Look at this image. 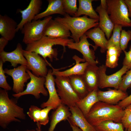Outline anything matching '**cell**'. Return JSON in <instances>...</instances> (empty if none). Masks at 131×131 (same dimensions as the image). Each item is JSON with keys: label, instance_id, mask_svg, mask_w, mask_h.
<instances>
[{"label": "cell", "instance_id": "44", "mask_svg": "<svg viewBox=\"0 0 131 131\" xmlns=\"http://www.w3.org/2000/svg\"><path fill=\"white\" fill-rule=\"evenodd\" d=\"M16 131H22L19 130H16ZM23 131H41V128H39L37 127L35 129H33L31 130H27Z\"/></svg>", "mask_w": 131, "mask_h": 131}, {"label": "cell", "instance_id": "9", "mask_svg": "<svg viewBox=\"0 0 131 131\" xmlns=\"http://www.w3.org/2000/svg\"><path fill=\"white\" fill-rule=\"evenodd\" d=\"M24 56L26 59L28 65L27 69L31 70L32 73L38 77H45L48 73V65L52 66L38 53L23 50Z\"/></svg>", "mask_w": 131, "mask_h": 131}, {"label": "cell", "instance_id": "13", "mask_svg": "<svg viewBox=\"0 0 131 131\" xmlns=\"http://www.w3.org/2000/svg\"><path fill=\"white\" fill-rule=\"evenodd\" d=\"M52 73V70L49 69L45 77V85L48 90L49 95V99L46 101L42 103L41 106V108H44L50 106L53 107L54 109H56L62 103L56 89L55 78Z\"/></svg>", "mask_w": 131, "mask_h": 131}, {"label": "cell", "instance_id": "22", "mask_svg": "<svg viewBox=\"0 0 131 131\" xmlns=\"http://www.w3.org/2000/svg\"><path fill=\"white\" fill-rule=\"evenodd\" d=\"M95 11L99 14L98 26L104 32L108 40L111 36L115 25L108 15L106 9L101 4L96 8Z\"/></svg>", "mask_w": 131, "mask_h": 131}, {"label": "cell", "instance_id": "36", "mask_svg": "<svg viewBox=\"0 0 131 131\" xmlns=\"http://www.w3.org/2000/svg\"><path fill=\"white\" fill-rule=\"evenodd\" d=\"M124 114L121 122L126 130L131 124V104L127 106L124 110Z\"/></svg>", "mask_w": 131, "mask_h": 131}, {"label": "cell", "instance_id": "10", "mask_svg": "<svg viewBox=\"0 0 131 131\" xmlns=\"http://www.w3.org/2000/svg\"><path fill=\"white\" fill-rule=\"evenodd\" d=\"M107 67L104 65L98 67L99 79L98 87L103 89L113 87L115 89H118L121 82L123 75L129 70L127 67L123 66L119 70L110 75L106 74Z\"/></svg>", "mask_w": 131, "mask_h": 131}, {"label": "cell", "instance_id": "45", "mask_svg": "<svg viewBox=\"0 0 131 131\" xmlns=\"http://www.w3.org/2000/svg\"><path fill=\"white\" fill-rule=\"evenodd\" d=\"M127 131H131V124L129 127Z\"/></svg>", "mask_w": 131, "mask_h": 131}, {"label": "cell", "instance_id": "37", "mask_svg": "<svg viewBox=\"0 0 131 131\" xmlns=\"http://www.w3.org/2000/svg\"><path fill=\"white\" fill-rule=\"evenodd\" d=\"M4 63L0 60V87L7 91L11 90L12 87L8 83L6 80L7 76L5 75V72L3 69Z\"/></svg>", "mask_w": 131, "mask_h": 131}, {"label": "cell", "instance_id": "41", "mask_svg": "<svg viewBox=\"0 0 131 131\" xmlns=\"http://www.w3.org/2000/svg\"><path fill=\"white\" fill-rule=\"evenodd\" d=\"M9 41L4 37H1L0 38V53L4 51V49L7 44Z\"/></svg>", "mask_w": 131, "mask_h": 131}, {"label": "cell", "instance_id": "27", "mask_svg": "<svg viewBox=\"0 0 131 131\" xmlns=\"http://www.w3.org/2000/svg\"><path fill=\"white\" fill-rule=\"evenodd\" d=\"M93 0H79L77 12L74 17H79L82 15L89 16L91 19L99 20V16L94 9L92 5Z\"/></svg>", "mask_w": 131, "mask_h": 131}, {"label": "cell", "instance_id": "12", "mask_svg": "<svg viewBox=\"0 0 131 131\" xmlns=\"http://www.w3.org/2000/svg\"><path fill=\"white\" fill-rule=\"evenodd\" d=\"M88 38L85 34L80 37L79 42H72L69 43L67 46L70 49L76 50L80 52L83 55V58L90 65H97L98 62L95 60L94 51L89 47L91 46L94 48V46L89 42Z\"/></svg>", "mask_w": 131, "mask_h": 131}, {"label": "cell", "instance_id": "14", "mask_svg": "<svg viewBox=\"0 0 131 131\" xmlns=\"http://www.w3.org/2000/svg\"><path fill=\"white\" fill-rule=\"evenodd\" d=\"M42 3L41 0H31L26 8L23 10H19L21 14L22 19L17 25V32L21 30L25 24L32 21L40 13Z\"/></svg>", "mask_w": 131, "mask_h": 131}, {"label": "cell", "instance_id": "25", "mask_svg": "<svg viewBox=\"0 0 131 131\" xmlns=\"http://www.w3.org/2000/svg\"><path fill=\"white\" fill-rule=\"evenodd\" d=\"M98 89L89 92L85 97L81 99L76 106L86 117L92 106L99 101L98 96Z\"/></svg>", "mask_w": 131, "mask_h": 131}, {"label": "cell", "instance_id": "1", "mask_svg": "<svg viewBox=\"0 0 131 131\" xmlns=\"http://www.w3.org/2000/svg\"><path fill=\"white\" fill-rule=\"evenodd\" d=\"M9 98L7 91L0 90V126L6 128L11 122H21L26 119L23 108L17 104V99Z\"/></svg>", "mask_w": 131, "mask_h": 131}, {"label": "cell", "instance_id": "11", "mask_svg": "<svg viewBox=\"0 0 131 131\" xmlns=\"http://www.w3.org/2000/svg\"><path fill=\"white\" fill-rule=\"evenodd\" d=\"M27 66L21 65L12 69H4L5 74L11 76L13 81L12 90L15 94L23 91L25 83L30 79L29 74L26 72Z\"/></svg>", "mask_w": 131, "mask_h": 131}, {"label": "cell", "instance_id": "2", "mask_svg": "<svg viewBox=\"0 0 131 131\" xmlns=\"http://www.w3.org/2000/svg\"><path fill=\"white\" fill-rule=\"evenodd\" d=\"M124 113L123 109L118 105L111 104L99 101L92 106L85 117L89 123L94 126L108 120L121 122Z\"/></svg>", "mask_w": 131, "mask_h": 131}, {"label": "cell", "instance_id": "28", "mask_svg": "<svg viewBox=\"0 0 131 131\" xmlns=\"http://www.w3.org/2000/svg\"><path fill=\"white\" fill-rule=\"evenodd\" d=\"M68 77L71 85L81 99L88 94L89 92L82 75H74Z\"/></svg>", "mask_w": 131, "mask_h": 131}, {"label": "cell", "instance_id": "20", "mask_svg": "<svg viewBox=\"0 0 131 131\" xmlns=\"http://www.w3.org/2000/svg\"><path fill=\"white\" fill-rule=\"evenodd\" d=\"M99 101L115 105L123 100L128 96L127 92L118 89H109L106 91H98Z\"/></svg>", "mask_w": 131, "mask_h": 131}, {"label": "cell", "instance_id": "39", "mask_svg": "<svg viewBox=\"0 0 131 131\" xmlns=\"http://www.w3.org/2000/svg\"><path fill=\"white\" fill-rule=\"evenodd\" d=\"M124 53L125 57L123 62V66H126L129 70L131 68V45L129 50L127 52L125 50L123 51Z\"/></svg>", "mask_w": 131, "mask_h": 131}, {"label": "cell", "instance_id": "4", "mask_svg": "<svg viewBox=\"0 0 131 131\" xmlns=\"http://www.w3.org/2000/svg\"><path fill=\"white\" fill-rule=\"evenodd\" d=\"M63 17H57L54 19L64 25L72 33L71 37L75 42L79 41L80 37L90 29L98 26L99 20L82 17H71L66 14Z\"/></svg>", "mask_w": 131, "mask_h": 131}, {"label": "cell", "instance_id": "30", "mask_svg": "<svg viewBox=\"0 0 131 131\" xmlns=\"http://www.w3.org/2000/svg\"><path fill=\"white\" fill-rule=\"evenodd\" d=\"M93 127L97 131H129L124 130L121 122L115 123L111 120L101 122Z\"/></svg>", "mask_w": 131, "mask_h": 131}, {"label": "cell", "instance_id": "29", "mask_svg": "<svg viewBox=\"0 0 131 131\" xmlns=\"http://www.w3.org/2000/svg\"><path fill=\"white\" fill-rule=\"evenodd\" d=\"M105 66L107 67L114 68L118 65V61L122 50L114 45L107 47Z\"/></svg>", "mask_w": 131, "mask_h": 131}, {"label": "cell", "instance_id": "3", "mask_svg": "<svg viewBox=\"0 0 131 131\" xmlns=\"http://www.w3.org/2000/svg\"><path fill=\"white\" fill-rule=\"evenodd\" d=\"M73 39L68 38H53L44 36L40 40L27 45L25 50L34 52L41 56L47 62L46 58H49L51 62L53 59L57 60L58 51L56 48H53L55 45H60L65 49L66 46L74 42Z\"/></svg>", "mask_w": 131, "mask_h": 131}, {"label": "cell", "instance_id": "38", "mask_svg": "<svg viewBox=\"0 0 131 131\" xmlns=\"http://www.w3.org/2000/svg\"><path fill=\"white\" fill-rule=\"evenodd\" d=\"M52 109H54V108L50 106H47L41 109V118L39 122L40 125H45L48 123L49 120L48 114Z\"/></svg>", "mask_w": 131, "mask_h": 131}, {"label": "cell", "instance_id": "19", "mask_svg": "<svg viewBox=\"0 0 131 131\" xmlns=\"http://www.w3.org/2000/svg\"><path fill=\"white\" fill-rule=\"evenodd\" d=\"M18 25L14 20L7 15H0V34L9 41L15 37Z\"/></svg>", "mask_w": 131, "mask_h": 131}, {"label": "cell", "instance_id": "33", "mask_svg": "<svg viewBox=\"0 0 131 131\" xmlns=\"http://www.w3.org/2000/svg\"><path fill=\"white\" fill-rule=\"evenodd\" d=\"M41 109L36 106L31 105L27 113V115L31 120L36 123L37 127L41 128L39 124L41 118Z\"/></svg>", "mask_w": 131, "mask_h": 131}, {"label": "cell", "instance_id": "17", "mask_svg": "<svg viewBox=\"0 0 131 131\" xmlns=\"http://www.w3.org/2000/svg\"><path fill=\"white\" fill-rule=\"evenodd\" d=\"M72 58L75 61V65L65 71H60L59 69H55L51 66L53 75L55 76L69 77L73 75L83 74L86 68L89 64L83 58H81L76 55H74Z\"/></svg>", "mask_w": 131, "mask_h": 131}, {"label": "cell", "instance_id": "18", "mask_svg": "<svg viewBox=\"0 0 131 131\" xmlns=\"http://www.w3.org/2000/svg\"><path fill=\"white\" fill-rule=\"evenodd\" d=\"M69 108L71 115L67 120L70 124L78 126L82 131H97L76 105Z\"/></svg>", "mask_w": 131, "mask_h": 131}, {"label": "cell", "instance_id": "34", "mask_svg": "<svg viewBox=\"0 0 131 131\" xmlns=\"http://www.w3.org/2000/svg\"><path fill=\"white\" fill-rule=\"evenodd\" d=\"M131 40V30L126 31L122 29L121 32L120 42V47L122 51L125 50L128 42Z\"/></svg>", "mask_w": 131, "mask_h": 131}, {"label": "cell", "instance_id": "31", "mask_svg": "<svg viewBox=\"0 0 131 131\" xmlns=\"http://www.w3.org/2000/svg\"><path fill=\"white\" fill-rule=\"evenodd\" d=\"M122 27L121 25H115L112 35L108 40L107 47L110 45H114L119 49L121 50L120 46V40Z\"/></svg>", "mask_w": 131, "mask_h": 131}, {"label": "cell", "instance_id": "40", "mask_svg": "<svg viewBox=\"0 0 131 131\" xmlns=\"http://www.w3.org/2000/svg\"><path fill=\"white\" fill-rule=\"evenodd\" d=\"M131 104V94L124 99L119 102L118 105L123 109Z\"/></svg>", "mask_w": 131, "mask_h": 131}, {"label": "cell", "instance_id": "15", "mask_svg": "<svg viewBox=\"0 0 131 131\" xmlns=\"http://www.w3.org/2000/svg\"><path fill=\"white\" fill-rule=\"evenodd\" d=\"M53 38H68L71 36L70 31L64 25L55 19H50L45 27L43 36Z\"/></svg>", "mask_w": 131, "mask_h": 131}, {"label": "cell", "instance_id": "42", "mask_svg": "<svg viewBox=\"0 0 131 131\" xmlns=\"http://www.w3.org/2000/svg\"><path fill=\"white\" fill-rule=\"evenodd\" d=\"M124 1L128 10L129 17H131V0H124Z\"/></svg>", "mask_w": 131, "mask_h": 131}, {"label": "cell", "instance_id": "16", "mask_svg": "<svg viewBox=\"0 0 131 131\" xmlns=\"http://www.w3.org/2000/svg\"><path fill=\"white\" fill-rule=\"evenodd\" d=\"M22 46L18 43L16 48L13 51L10 52H7L4 50L0 53V60L3 63L6 61L10 62L11 66L14 68L18 64L21 65H28L27 61L24 56Z\"/></svg>", "mask_w": 131, "mask_h": 131}, {"label": "cell", "instance_id": "32", "mask_svg": "<svg viewBox=\"0 0 131 131\" xmlns=\"http://www.w3.org/2000/svg\"><path fill=\"white\" fill-rule=\"evenodd\" d=\"M76 0H62V6L64 12L74 17L77 11Z\"/></svg>", "mask_w": 131, "mask_h": 131}, {"label": "cell", "instance_id": "43", "mask_svg": "<svg viewBox=\"0 0 131 131\" xmlns=\"http://www.w3.org/2000/svg\"><path fill=\"white\" fill-rule=\"evenodd\" d=\"M70 126L72 129V131H82L78 126L72 124H70Z\"/></svg>", "mask_w": 131, "mask_h": 131}, {"label": "cell", "instance_id": "24", "mask_svg": "<svg viewBox=\"0 0 131 131\" xmlns=\"http://www.w3.org/2000/svg\"><path fill=\"white\" fill-rule=\"evenodd\" d=\"M71 115L69 108L62 104L52 113L50 126L48 131H54L58 123L63 121L67 120Z\"/></svg>", "mask_w": 131, "mask_h": 131}, {"label": "cell", "instance_id": "8", "mask_svg": "<svg viewBox=\"0 0 131 131\" xmlns=\"http://www.w3.org/2000/svg\"><path fill=\"white\" fill-rule=\"evenodd\" d=\"M26 71L30 76V80L27 84L26 89L22 92L13 94L12 96L18 98L23 95L31 94L33 95L37 99L40 98L41 94L44 96H47L49 93L44 86L46 81L45 77L36 76L27 69Z\"/></svg>", "mask_w": 131, "mask_h": 131}, {"label": "cell", "instance_id": "6", "mask_svg": "<svg viewBox=\"0 0 131 131\" xmlns=\"http://www.w3.org/2000/svg\"><path fill=\"white\" fill-rule=\"evenodd\" d=\"M55 82L58 95L62 104L69 108L74 106L81 100L69 82V77L56 76Z\"/></svg>", "mask_w": 131, "mask_h": 131}, {"label": "cell", "instance_id": "21", "mask_svg": "<svg viewBox=\"0 0 131 131\" xmlns=\"http://www.w3.org/2000/svg\"><path fill=\"white\" fill-rule=\"evenodd\" d=\"M98 69L97 65L89 64L82 75L89 92L98 89L99 79Z\"/></svg>", "mask_w": 131, "mask_h": 131}, {"label": "cell", "instance_id": "26", "mask_svg": "<svg viewBox=\"0 0 131 131\" xmlns=\"http://www.w3.org/2000/svg\"><path fill=\"white\" fill-rule=\"evenodd\" d=\"M48 5L46 9L40 13L34 18L37 20L55 14H59L63 16L66 14L64 12L62 6V0H48Z\"/></svg>", "mask_w": 131, "mask_h": 131}, {"label": "cell", "instance_id": "23", "mask_svg": "<svg viewBox=\"0 0 131 131\" xmlns=\"http://www.w3.org/2000/svg\"><path fill=\"white\" fill-rule=\"evenodd\" d=\"M85 34L88 38L94 42L95 45L93 49L94 51L98 47H100V51L102 53L106 51L108 40L106 39L104 32L98 26L90 29Z\"/></svg>", "mask_w": 131, "mask_h": 131}, {"label": "cell", "instance_id": "7", "mask_svg": "<svg viewBox=\"0 0 131 131\" xmlns=\"http://www.w3.org/2000/svg\"><path fill=\"white\" fill-rule=\"evenodd\" d=\"M52 18V17L49 16L42 20H33L25 24L21 30L24 35L23 42L27 45L41 39L46 25Z\"/></svg>", "mask_w": 131, "mask_h": 131}, {"label": "cell", "instance_id": "35", "mask_svg": "<svg viewBox=\"0 0 131 131\" xmlns=\"http://www.w3.org/2000/svg\"><path fill=\"white\" fill-rule=\"evenodd\" d=\"M122 78L118 90L126 92L128 88L131 87V68L126 73Z\"/></svg>", "mask_w": 131, "mask_h": 131}, {"label": "cell", "instance_id": "5", "mask_svg": "<svg viewBox=\"0 0 131 131\" xmlns=\"http://www.w3.org/2000/svg\"><path fill=\"white\" fill-rule=\"evenodd\" d=\"M107 11L114 25L131 27L127 7L123 0H106Z\"/></svg>", "mask_w": 131, "mask_h": 131}]
</instances>
